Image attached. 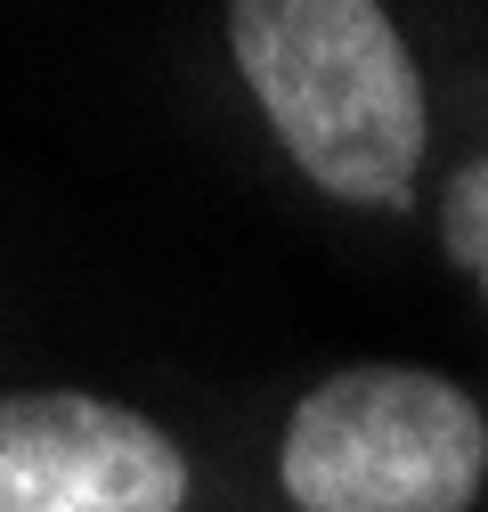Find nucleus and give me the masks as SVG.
<instances>
[{
    "mask_svg": "<svg viewBox=\"0 0 488 512\" xmlns=\"http://www.w3.org/2000/svg\"><path fill=\"white\" fill-rule=\"evenodd\" d=\"M228 139L301 212L415 244L456 139V41L383 0H228L179 17Z\"/></svg>",
    "mask_w": 488,
    "mask_h": 512,
    "instance_id": "nucleus-1",
    "label": "nucleus"
},
{
    "mask_svg": "<svg viewBox=\"0 0 488 512\" xmlns=\"http://www.w3.org/2000/svg\"><path fill=\"white\" fill-rule=\"evenodd\" d=\"M236 512H488V374L342 358L228 399Z\"/></svg>",
    "mask_w": 488,
    "mask_h": 512,
    "instance_id": "nucleus-2",
    "label": "nucleus"
},
{
    "mask_svg": "<svg viewBox=\"0 0 488 512\" xmlns=\"http://www.w3.org/2000/svg\"><path fill=\"white\" fill-rule=\"evenodd\" d=\"M0 512H236L228 399L0 366Z\"/></svg>",
    "mask_w": 488,
    "mask_h": 512,
    "instance_id": "nucleus-3",
    "label": "nucleus"
},
{
    "mask_svg": "<svg viewBox=\"0 0 488 512\" xmlns=\"http://www.w3.org/2000/svg\"><path fill=\"white\" fill-rule=\"evenodd\" d=\"M423 261H432L464 293V309L488 326V114H472V106H464L456 139H448L432 212H423Z\"/></svg>",
    "mask_w": 488,
    "mask_h": 512,
    "instance_id": "nucleus-4",
    "label": "nucleus"
},
{
    "mask_svg": "<svg viewBox=\"0 0 488 512\" xmlns=\"http://www.w3.org/2000/svg\"><path fill=\"white\" fill-rule=\"evenodd\" d=\"M456 41V98L472 114H488V25L480 33H448Z\"/></svg>",
    "mask_w": 488,
    "mask_h": 512,
    "instance_id": "nucleus-5",
    "label": "nucleus"
}]
</instances>
